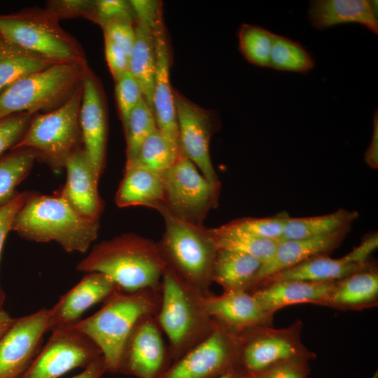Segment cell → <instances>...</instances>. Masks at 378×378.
I'll return each instance as SVG.
<instances>
[{
	"mask_svg": "<svg viewBox=\"0 0 378 378\" xmlns=\"http://www.w3.org/2000/svg\"><path fill=\"white\" fill-rule=\"evenodd\" d=\"M166 269L157 242L134 233L100 241L76 265L79 272L107 276L128 293L160 289Z\"/></svg>",
	"mask_w": 378,
	"mask_h": 378,
	"instance_id": "6da1fadb",
	"label": "cell"
},
{
	"mask_svg": "<svg viewBox=\"0 0 378 378\" xmlns=\"http://www.w3.org/2000/svg\"><path fill=\"white\" fill-rule=\"evenodd\" d=\"M160 302V288L133 293L118 289L104 302L100 309L74 327L99 348L106 372H119L131 333L143 318L157 314Z\"/></svg>",
	"mask_w": 378,
	"mask_h": 378,
	"instance_id": "7a4b0ae2",
	"label": "cell"
},
{
	"mask_svg": "<svg viewBox=\"0 0 378 378\" xmlns=\"http://www.w3.org/2000/svg\"><path fill=\"white\" fill-rule=\"evenodd\" d=\"M99 221L76 213L58 195L31 193L13 221L12 231L37 242L56 241L66 252H86L97 239Z\"/></svg>",
	"mask_w": 378,
	"mask_h": 378,
	"instance_id": "3957f363",
	"label": "cell"
},
{
	"mask_svg": "<svg viewBox=\"0 0 378 378\" xmlns=\"http://www.w3.org/2000/svg\"><path fill=\"white\" fill-rule=\"evenodd\" d=\"M158 211L164 230L157 245L167 269L195 292L208 294L218 250L210 228L178 219L162 207Z\"/></svg>",
	"mask_w": 378,
	"mask_h": 378,
	"instance_id": "277c9868",
	"label": "cell"
},
{
	"mask_svg": "<svg viewBox=\"0 0 378 378\" xmlns=\"http://www.w3.org/2000/svg\"><path fill=\"white\" fill-rule=\"evenodd\" d=\"M200 295L166 269L161 281L156 318L168 340L172 363L213 330L214 321L200 303Z\"/></svg>",
	"mask_w": 378,
	"mask_h": 378,
	"instance_id": "5b68a950",
	"label": "cell"
},
{
	"mask_svg": "<svg viewBox=\"0 0 378 378\" xmlns=\"http://www.w3.org/2000/svg\"><path fill=\"white\" fill-rule=\"evenodd\" d=\"M88 70L85 60L59 62L16 81L0 92V119L57 108L83 83Z\"/></svg>",
	"mask_w": 378,
	"mask_h": 378,
	"instance_id": "8992f818",
	"label": "cell"
},
{
	"mask_svg": "<svg viewBox=\"0 0 378 378\" xmlns=\"http://www.w3.org/2000/svg\"><path fill=\"white\" fill-rule=\"evenodd\" d=\"M83 83L59 106L33 115L24 134L13 150L29 149L36 160L58 172L82 141L79 112Z\"/></svg>",
	"mask_w": 378,
	"mask_h": 378,
	"instance_id": "52a82bcc",
	"label": "cell"
},
{
	"mask_svg": "<svg viewBox=\"0 0 378 378\" xmlns=\"http://www.w3.org/2000/svg\"><path fill=\"white\" fill-rule=\"evenodd\" d=\"M0 36L9 43L57 62L85 60L80 46L50 10L0 17Z\"/></svg>",
	"mask_w": 378,
	"mask_h": 378,
	"instance_id": "ba28073f",
	"label": "cell"
},
{
	"mask_svg": "<svg viewBox=\"0 0 378 378\" xmlns=\"http://www.w3.org/2000/svg\"><path fill=\"white\" fill-rule=\"evenodd\" d=\"M162 175L164 202L161 207L178 219L203 225L218 205L220 187L211 183L180 147L176 160Z\"/></svg>",
	"mask_w": 378,
	"mask_h": 378,
	"instance_id": "9c48e42d",
	"label": "cell"
},
{
	"mask_svg": "<svg viewBox=\"0 0 378 378\" xmlns=\"http://www.w3.org/2000/svg\"><path fill=\"white\" fill-rule=\"evenodd\" d=\"M302 324L296 321L284 328L256 326L239 334V365L254 374L276 363L295 358H316L301 340Z\"/></svg>",
	"mask_w": 378,
	"mask_h": 378,
	"instance_id": "30bf717a",
	"label": "cell"
},
{
	"mask_svg": "<svg viewBox=\"0 0 378 378\" xmlns=\"http://www.w3.org/2000/svg\"><path fill=\"white\" fill-rule=\"evenodd\" d=\"M213 330L158 378H216L239 365V340L215 321Z\"/></svg>",
	"mask_w": 378,
	"mask_h": 378,
	"instance_id": "8fae6325",
	"label": "cell"
},
{
	"mask_svg": "<svg viewBox=\"0 0 378 378\" xmlns=\"http://www.w3.org/2000/svg\"><path fill=\"white\" fill-rule=\"evenodd\" d=\"M102 353L74 326L52 332L44 347L20 378H58L77 368H85Z\"/></svg>",
	"mask_w": 378,
	"mask_h": 378,
	"instance_id": "7c38bea8",
	"label": "cell"
},
{
	"mask_svg": "<svg viewBox=\"0 0 378 378\" xmlns=\"http://www.w3.org/2000/svg\"><path fill=\"white\" fill-rule=\"evenodd\" d=\"M179 147L185 155L213 185L220 187L209 152L216 122L208 111L174 91Z\"/></svg>",
	"mask_w": 378,
	"mask_h": 378,
	"instance_id": "4fadbf2b",
	"label": "cell"
},
{
	"mask_svg": "<svg viewBox=\"0 0 378 378\" xmlns=\"http://www.w3.org/2000/svg\"><path fill=\"white\" fill-rule=\"evenodd\" d=\"M172 363L156 314L143 318L127 340L119 372L136 378H158Z\"/></svg>",
	"mask_w": 378,
	"mask_h": 378,
	"instance_id": "5bb4252c",
	"label": "cell"
},
{
	"mask_svg": "<svg viewBox=\"0 0 378 378\" xmlns=\"http://www.w3.org/2000/svg\"><path fill=\"white\" fill-rule=\"evenodd\" d=\"M47 309L14 319L0 339V378H20L37 354L46 333Z\"/></svg>",
	"mask_w": 378,
	"mask_h": 378,
	"instance_id": "9a60e30c",
	"label": "cell"
},
{
	"mask_svg": "<svg viewBox=\"0 0 378 378\" xmlns=\"http://www.w3.org/2000/svg\"><path fill=\"white\" fill-rule=\"evenodd\" d=\"M81 280L47 309L46 332L71 328L93 305L104 302L118 288L106 275L86 273Z\"/></svg>",
	"mask_w": 378,
	"mask_h": 378,
	"instance_id": "2e32d148",
	"label": "cell"
},
{
	"mask_svg": "<svg viewBox=\"0 0 378 378\" xmlns=\"http://www.w3.org/2000/svg\"><path fill=\"white\" fill-rule=\"evenodd\" d=\"M199 301L214 321L235 335L256 326H270L274 316L248 291H227L218 295L209 293L200 295Z\"/></svg>",
	"mask_w": 378,
	"mask_h": 378,
	"instance_id": "e0dca14e",
	"label": "cell"
},
{
	"mask_svg": "<svg viewBox=\"0 0 378 378\" xmlns=\"http://www.w3.org/2000/svg\"><path fill=\"white\" fill-rule=\"evenodd\" d=\"M66 181L59 196L79 215L99 221L104 203L98 191L97 176L84 148H78L68 158Z\"/></svg>",
	"mask_w": 378,
	"mask_h": 378,
	"instance_id": "ac0fdd59",
	"label": "cell"
},
{
	"mask_svg": "<svg viewBox=\"0 0 378 378\" xmlns=\"http://www.w3.org/2000/svg\"><path fill=\"white\" fill-rule=\"evenodd\" d=\"M79 124L83 148L97 176L99 178L105 166L106 117L98 83L90 70L83 81Z\"/></svg>",
	"mask_w": 378,
	"mask_h": 378,
	"instance_id": "d6986e66",
	"label": "cell"
},
{
	"mask_svg": "<svg viewBox=\"0 0 378 378\" xmlns=\"http://www.w3.org/2000/svg\"><path fill=\"white\" fill-rule=\"evenodd\" d=\"M153 29L155 53L153 105L156 125L172 144L179 146L174 91L169 80V52L162 18Z\"/></svg>",
	"mask_w": 378,
	"mask_h": 378,
	"instance_id": "ffe728a7",
	"label": "cell"
},
{
	"mask_svg": "<svg viewBox=\"0 0 378 378\" xmlns=\"http://www.w3.org/2000/svg\"><path fill=\"white\" fill-rule=\"evenodd\" d=\"M351 227L323 236L279 241L273 255L262 262L251 290L262 280L278 272L314 257L328 255L341 245Z\"/></svg>",
	"mask_w": 378,
	"mask_h": 378,
	"instance_id": "44dd1931",
	"label": "cell"
},
{
	"mask_svg": "<svg viewBox=\"0 0 378 378\" xmlns=\"http://www.w3.org/2000/svg\"><path fill=\"white\" fill-rule=\"evenodd\" d=\"M336 281H279L261 285L250 293L267 312L274 315L280 309L292 304L321 305L334 288Z\"/></svg>",
	"mask_w": 378,
	"mask_h": 378,
	"instance_id": "7402d4cb",
	"label": "cell"
},
{
	"mask_svg": "<svg viewBox=\"0 0 378 378\" xmlns=\"http://www.w3.org/2000/svg\"><path fill=\"white\" fill-rule=\"evenodd\" d=\"M312 25L323 30L344 23H358L378 33L377 1L370 0H314L307 12Z\"/></svg>",
	"mask_w": 378,
	"mask_h": 378,
	"instance_id": "603a6c76",
	"label": "cell"
},
{
	"mask_svg": "<svg viewBox=\"0 0 378 378\" xmlns=\"http://www.w3.org/2000/svg\"><path fill=\"white\" fill-rule=\"evenodd\" d=\"M373 267L371 262L363 264L354 262L348 253L340 258L321 255L278 272L262 280L253 289L261 285L286 280L335 281L355 272Z\"/></svg>",
	"mask_w": 378,
	"mask_h": 378,
	"instance_id": "cb8c5ba5",
	"label": "cell"
},
{
	"mask_svg": "<svg viewBox=\"0 0 378 378\" xmlns=\"http://www.w3.org/2000/svg\"><path fill=\"white\" fill-rule=\"evenodd\" d=\"M115 202L119 207L141 206L158 211L164 202L162 175L135 165L125 167Z\"/></svg>",
	"mask_w": 378,
	"mask_h": 378,
	"instance_id": "d4e9b609",
	"label": "cell"
},
{
	"mask_svg": "<svg viewBox=\"0 0 378 378\" xmlns=\"http://www.w3.org/2000/svg\"><path fill=\"white\" fill-rule=\"evenodd\" d=\"M377 298L378 273L373 267L337 281L321 305L340 309H360L375 306Z\"/></svg>",
	"mask_w": 378,
	"mask_h": 378,
	"instance_id": "484cf974",
	"label": "cell"
},
{
	"mask_svg": "<svg viewBox=\"0 0 378 378\" xmlns=\"http://www.w3.org/2000/svg\"><path fill=\"white\" fill-rule=\"evenodd\" d=\"M262 264L261 260L250 255L218 249L213 268L212 281L220 286L223 292H250Z\"/></svg>",
	"mask_w": 378,
	"mask_h": 378,
	"instance_id": "4316f807",
	"label": "cell"
},
{
	"mask_svg": "<svg viewBox=\"0 0 378 378\" xmlns=\"http://www.w3.org/2000/svg\"><path fill=\"white\" fill-rule=\"evenodd\" d=\"M135 39L129 56V71L136 79L143 97L153 111V97L155 74V53L153 29L136 21Z\"/></svg>",
	"mask_w": 378,
	"mask_h": 378,
	"instance_id": "83f0119b",
	"label": "cell"
},
{
	"mask_svg": "<svg viewBox=\"0 0 378 378\" xmlns=\"http://www.w3.org/2000/svg\"><path fill=\"white\" fill-rule=\"evenodd\" d=\"M358 213L340 209L332 213L308 217L287 218L284 239H300L331 234L346 227H351L358 218Z\"/></svg>",
	"mask_w": 378,
	"mask_h": 378,
	"instance_id": "f1b7e54d",
	"label": "cell"
},
{
	"mask_svg": "<svg viewBox=\"0 0 378 378\" xmlns=\"http://www.w3.org/2000/svg\"><path fill=\"white\" fill-rule=\"evenodd\" d=\"M57 63L59 62L8 42L0 45V92L24 77Z\"/></svg>",
	"mask_w": 378,
	"mask_h": 378,
	"instance_id": "f546056e",
	"label": "cell"
},
{
	"mask_svg": "<svg viewBox=\"0 0 378 378\" xmlns=\"http://www.w3.org/2000/svg\"><path fill=\"white\" fill-rule=\"evenodd\" d=\"M218 249L241 252L253 256L262 262L274 253L279 241L263 239L230 227L224 224L210 228Z\"/></svg>",
	"mask_w": 378,
	"mask_h": 378,
	"instance_id": "4dcf8cb0",
	"label": "cell"
},
{
	"mask_svg": "<svg viewBox=\"0 0 378 378\" xmlns=\"http://www.w3.org/2000/svg\"><path fill=\"white\" fill-rule=\"evenodd\" d=\"M36 156L29 149H16L0 158V206L18 193L16 187L29 174Z\"/></svg>",
	"mask_w": 378,
	"mask_h": 378,
	"instance_id": "1f68e13d",
	"label": "cell"
},
{
	"mask_svg": "<svg viewBox=\"0 0 378 378\" xmlns=\"http://www.w3.org/2000/svg\"><path fill=\"white\" fill-rule=\"evenodd\" d=\"M178 153L179 146L172 144L157 128L141 144L132 165L162 174L175 162Z\"/></svg>",
	"mask_w": 378,
	"mask_h": 378,
	"instance_id": "d6a6232c",
	"label": "cell"
},
{
	"mask_svg": "<svg viewBox=\"0 0 378 378\" xmlns=\"http://www.w3.org/2000/svg\"><path fill=\"white\" fill-rule=\"evenodd\" d=\"M314 66L313 57L301 44L274 34L269 67L278 71L307 74Z\"/></svg>",
	"mask_w": 378,
	"mask_h": 378,
	"instance_id": "836d02e7",
	"label": "cell"
},
{
	"mask_svg": "<svg viewBox=\"0 0 378 378\" xmlns=\"http://www.w3.org/2000/svg\"><path fill=\"white\" fill-rule=\"evenodd\" d=\"M156 129L154 113L142 99L131 111L124 125L127 144L125 167L134 164L141 144Z\"/></svg>",
	"mask_w": 378,
	"mask_h": 378,
	"instance_id": "e575fe53",
	"label": "cell"
},
{
	"mask_svg": "<svg viewBox=\"0 0 378 378\" xmlns=\"http://www.w3.org/2000/svg\"><path fill=\"white\" fill-rule=\"evenodd\" d=\"M274 34L262 27L243 24L238 32L239 50L252 64L269 67Z\"/></svg>",
	"mask_w": 378,
	"mask_h": 378,
	"instance_id": "d590c367",
	"label": "cell"
},
{
	"mask_svg": "<svg viewBox=\"0 0 378 378\" xmlns=\"http://www.w3.org/2000/svg\"><path fill=\"white\" fill-rule=\"evenodd\" d=\"M286 213L265 218H241L226 223L230 227L253 236L275 241L283 238L287 218Z\"/></svg>",
	"mask_w": 378,
	"mask_h": 378,
	"instance_id": "8d00e7d4",
	"label": "cell"
},
{
	"mask_svg": "<svg viewBox=\"0 0 378 378\" xmlns=\"http://www.w3.org/2000/svg\"><path fill=\"white\" fill-rule=\"evenodd\" d=\"M115 97L124 126L131 111L144 99L140 85L130 71L115 81Z\"/></svg>",
	"mask_w": 378,
	"mask_h": 378,
	"instance_id": "74e56055",
	"label": "cell"
},
{
	"mask_svg": "<svg viewBox=\"0 0 378 378\" xmlns=\"http://www.w3.org/2000/svg\"><path fill=\"white\" fill-rule=\"evenodd\" d=\"M34 115L22 113L0 119V158L18 143Z\"/></svg>",
	"mask_w": 378,
	"mask_h": 378,
	"instance_id": "f35d334b",
	"label": "cell"
},
{
	"mask_svg": "<svg viewBox=\"0 0 378 378\" xmlns=\"http://www.w3.org/2000/svg\"><path fill=\"white\" fill-rule=\"evenodd\" d=\"M134 13L130 1L124 0L94 1L93 7L88 19L102 27L106 22L121 18L134 20Z\"/></svg>",
	"mask_w": 378,
	"mask_h": 378,
	"instance_id": "ab89813d",
	"label": "cell"
},
{
	"mask_svg": "<svg viewBox=\"0 0 378 378\" xmlns=\"http://www.w3.org/2000/svg\"><path fill=\"white\" fill-rule=\"evenodd\" d=\"M309 362L301 358L286 360L251 375L253 378H307L311 371Z\"/></svg>",
	"mask_w": 378,
	"mask_h": 378,
	"instance_id": "60d3db41",
	"label": "cell"
},
{
	"mask_svg": "<svg viewBox=\"0 0 378 378\" xmlns=\"http://www.w3.org/2000/svg\"><path fill=\"white\" fill-rule=\"evenodd\" d=\"M133 20L121 18L111 20L102 27L104 35L107 36L130 56L133 47L135 32Z\"/></svg>",
	"mask_w": 378,
	"mask_h": 378,
	"instance_id": "b9f144b4",
	"label": "cell"
},
{
	"mask_svg": "<svg viewBox=\"0 0 378 378\" xmlns=\"http://www.w3.org/2000/svg\"><path fill=\"white\" fill-rule=\"evenodd\" d=\"M31 194V192H27L18 193L12 200L0 206V259L4 241L8 232L12 231L15 216ZM2 300L3 295L0 289V304Z\"/></svg>",
	"mask_w": 378,
	"mask_h": 378,
	"instance_id": "7bdbcfd3",
	"label": "cell"
},
{
	"mask_svg": "<svg viewBox=\"0 0 378 378\" xmlns=\"http://www.w3.org/2000/svg\"><path fill=\"white\" fill-rule=\"evenodd\" d=\"M104 46L106 59L115 82L129 71V56L106 35H104Z\"/></svg>",
	"mask_w": 378,
	"mask_h": 378,
	"instance_id": "ee69618b",
	"label": "cell"
},
{
	"mask_svg": "<svg viewBox=\"0 0 378 378\" xmlns=\"http://www.w3.org/2000/svg\"><path fill=\"white\" fill-rule=\"evenodd\" d=\"M94 1H57L49 4L48 10L59 19L83 15L89 18L91 14Z\"/></svg>",
	"mask_w": 378,
	"mask_h": 378,
	"instance_id": "f6af8a7d",
	"label": "cell"
},
{
	"mask_svg": "<svg viewBox=\"0 0 378 378\" xmlns=\"http://www.w3.org/2000/svg\"><path fill=\"white\" fill-rule=\"evenodd\" d=\"M130 3L138 22L153 28L156 23L162 18L160 1L132 0L130 1Z\"/></svg>",
	"mask_w": 378,
	"mask_h": 378,
	"instance_id": "bcb514c9",
	"label": "cell"
},
{
	"mask_svg": "<svg viewBox=\"0 0 378 378\" xmlns=\"http://www.w3.org/2000/svg\"><path fill=\"white\" fill-rule=\"evenodd\" d=\"M378 247L377 232L370 233L363 239L358 246L354 248L348 254L352 260L360 264L370 262L369 258Z\"/></svg>",
	"mask_w": 378,
	"mask_h": 378,
	"instance_id": "7dc6e473",
	"label": "cell"
},
{
	"mask_svg": "<svg viewBox=\"0 0 378 378\" xmlns=\"http://www.w3.org/2000/svg\"><path fill=\"white\" fill-rule=\"evenodd\" d=\"M365 161L373 169L378 167V113L376 110L373 119V133L370 144L365 153Z\"/></svg>",
	"mask_w": 378,
	"mask_h": 378,
	"instance_id": "c3c4849f",
	"label": "cell"
},
{
	"mask_svg": "<svg viewBox=\"0 0 378 378\" xmlns=\"http://www.w3.org/2000/svg\"><path fill=\"white\" fill-rule=\"evenodd\" d=\"M106 372L102 356L97 358L79 374L71 378H102Z\"/></svg>",
	"mask_w": 378,
	"mask_h": 378,
	"instance_id": "681fc988",
	"label": "cell"
},
{
	"mask_svg": "<svg viewBox=\"0 0 378 378\" xmlns=\"http://www.w3.org/2000/svg\"><path fill=\"white\" fill-rule=\"evenodd\" d=\"M14 319L6 312L0 309V339L10 328Z\"/></svg>",
	"mask_w": 378,
	"mask_h": 378,
	"instance_id": "f907efd6",
	"label": "cell"
},
{
	"mask_svg": "<svg viewBox=\"0 0 378 378\" xmlns=\"http://www.w3.org/2000/svg\"><path fill=\"white\" fill-rule=\"evenodd\" d=\"M246 372L241 368L237 367L220 374L216 378H245Z\"/></svg>",
	"mask_w": 378,
	"mask_h": 378,
	"instance_id": "816d5d0a",
	"label": "cell"
},
{
	"mask_svg": "<svg viewBox=\"0 0 378 378\" xmlns=\"http://www.w3.org/2000/svg\"><path fill=\"white\" fill-rule=\"evenodd\" d=\"M371 378H378V371H376Z\"/></svg>",
	"mask_w": 378,
	"mask_h": 378,
	"instance_id": "f5cc1de1",
	"label": "cell"
},
{
	"mask_svg": "<svg viewBox=\"0 0 378 378\" xmlns=\"http://www.w3.org/2000/svg\"><path fill=\"white\" fill-rule=\"evenodd\" d=\"M245 378H253V377L251 374L246 373V376Z\"/></svg>",
	"mask_w": 378,
	"mask_h": 378,
	"instance_id": "db71d44e",
	"label": "cell"
}]
</instances>
